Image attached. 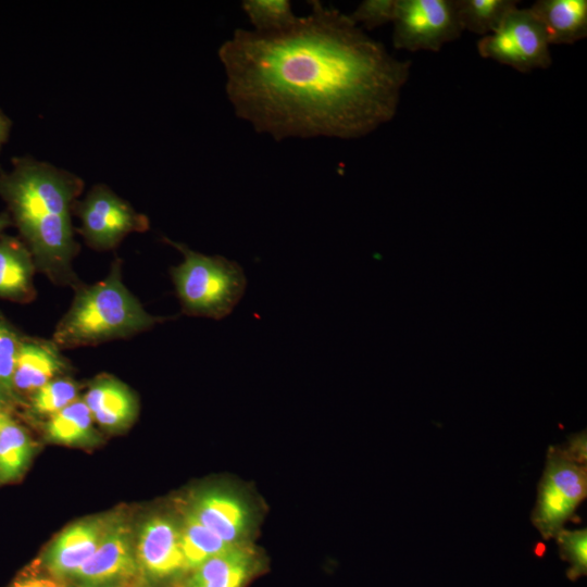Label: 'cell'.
<instances>
[{"instance_id":"1","label":"cell","mask_w":587,"mask_h":587,"mask_svg":"<svg viewBox=\"0 0 587 587\" xmlns=\"http://www.w3.org/2000/svg\"><path fill=\"white\" fill-rule=\"evenodd\" d=\"M289 28H238L218 49L236 115L275 140L366 136L394 118L411 62L312 0Z\"/></svg>"},{"instance_id":"2","label":"cell","mask_w":587,"mask_h":587,"mask_svg":"<svg viewBox=\"0 0 587 587\" xmlns=\"http://www.w3.org/2000/svg\"><path fill=\"white\" fill-rule=\"evenodd\" d=\"M83 188L79 176L30 155L13 158L9 172L0 168V197L35 264L58 282L73 278L78 246L71 212Z\"/></svg>"},{"instance_id":"3","label":"cell","mask_w":587,"mask_h":587,"mask_svg":"<svg viewBox=\"0 0 587 587\" xmlns=\"http://www.w3.org/2000/svg\"><path fill=\"white\" fill-rule=\"evenodd\" d=\"M161 321L124 286L116 261L103 280L77 291L57 325L53 342L58 347L93 345L137 334Z\"/></svg>"},{"instance_id":"4","label":"cell","mask_w":587,"mask_h":587,"mask_svg":"<svg viewBox=\"0 0 587 587\" xmlns=\"http://www.w3.org/2000/svg\"><path fill=\"white\" fill-rule=\"evenodd\" d=\"M167 241L184 254V261L171 268L183 311L214 320L227 316L246 290L242 267L224 257L205 255L183 243Z\"/></svg>"},{"instance_id":"5","label":"cell","mask_w":587,"mask_h":587,"mask_svg":"<svg viewBox=\"0 0 587 587\" xmlns=\"http://www.w3.org/2000/svg\"><path fill=\"white\" fill-rule=\"evenodd\" d=\"M183 509L229 547L254 544L265 513L258 494L233 478L193 491Z\"/></svg>"},{"instance_id":"6","label":"cell","mask_w":587,"mask_h":587,"mask_svg":"<svg viewBox=\"0 0 587 587\" xmlns=\"http://www.w3.org/2000/svg\"><path fill=\"white\" fill-rule=\"evenodd\" d=\"M586 494V463L575 461L564 449L550 447L530 516L544 539L555 537Z\"/></svg>"},{"instance_id":"7","label":"cell","mask_w":587,"mask_h":587,"mask_svg":"<svg viewBox=\"0 0 587 587\" xmlns=\"http://www.w3.org/2000/svg\"><path fill=\"white\" fill-rule=\"evenodd\" d=\"M482 58L528 73L552 63L550 45L540 22L529 8L515 7L497 28L477 41Z\"/></svg>"},{"instance_id":"8","label":"cell","mask_w":587,"mask_h":587,"mask_svg":"<svg viewBox=\"0 0 587 587\" xmlns=\"http://www.w3.org/2000/svg\"><path fill=\"white\" fill-rule=\"evenodd\" d=\"M396 49L439 51L463 33L455 0H396L392 20Z\"/></svg>"},{"instance_id":"9","label":"cell","mask_w":587,"mask_h":587,"mask_svg":"<svg viewBox=\"0 0 587 587\" xmlns=\"http://www.w3.org/2000/svg\"><path fill=\"white\" fill-rule=\"evenodd\" d=\"M73 211L80 218V234L100 250L111 249L129 233L145 232L149 226L143 214L103 184L92 186L83 200L75 201Z\"/></svg>"},{"instance_id":"10","label":"cell","mask_w":587,"mask_h":587,"mask_svg":"<svg viewBox=\"0 0 587 587\" xmlns=\"http://www.w3.org/2000/svg\"><path fill=\"white\" fill-rule=\"evenodd\" d=\"M180 522V515L155 514L139 529L136 547L137 564L153 582L185 580L189 573L182 548Z\"/></svg>"},{"instance_id":"11","label":"cell","mask_w":587,"mask_h":587,"mask_svg":"<svg viewBox=\"0 0 587 587\" xmlns=\"http://www.w3.org/2000/svg\"><path fill=\"white\" fill-rule=\"evenodd\" d=\"M266 566V555L255 544L234 546L191 570L183 587H248Z\"/></svg>"},{"instance_id":"12","label":"cell","mask_w":587,"mask_h":587,"mask_svg":"<svg viewBox=\"0 0 587 587\" xmlns=\"http://www.w3.org/2000/svg\"><path fill=\"white\" fill-rule=\"evenodd\" d=\"M93 421L109 432H120L136 419L138 403L133 391L121 380L102 375L95 378L84 396Z\"/></svg>"},{"instance_id":"13","label":"cell","mask_w":587,"mask_h":587,"mask_svg":"<svg viewBox=\"0 0 587 587\" xmlns=\"http://www.w3.org/2000/svg\"><path fill=\"white\" fill-rule=\"evenodd\" d=\"M137 559L126 529H108L91 557L74 573L90 585H100L135 573Z\"/></svg>"},{"instance_id":"14","label":"cell","mask_w":587,"mask_h":587,"mask_svg":"<svg viewBox=\"0 0 587 587\" xmlns=\"http://www.w3.org/2000/svg\"><path fill=\"white\" fill-rule=\"evenodd\" d=\"M67 369L52 341L22 338L12 377L13 391L34 394Z\"/></svg>"},{"instance_id":"15","label":"cell","mask_w":587,"mask_h":587,"mask_svg":"<svg viewBox=\"0 0 587 587\" xmlns=\"http://www.w3.org/2000/svg\"><path fill=\"white\" fill-rule=\"evenodd\" d=\"M101 521L87 520L65 528L46 554L48 569L57 576H70L91 557L108 532Z\"/></svg>"},{"instance_id":"16","label":"cell","mask_w":587,"mask_h":587,"mask_svg":"<svg viewBox=\"0 0 587 587\" xmlns=\"http://www.w3.org/2000/svg\"><path fill=\"white\" fill-rule=\"evenodd\" d=\"M529 9L549 45H572L587 36L586 0H538Z\"/></svg>"},{"instance_id":"17","label":"cell","mask_w":587,"mask_h":587,"mask_svg":"<svg viewBox=\"0 0 587 587\" xmlns=\"http://www.w3.org/2000/svg\"><path fill=\"white\" fill-rule=\"evenodd\" d=\"M34 259L27 247L16 238L0 237V297L29 300L34 295Z\"/></svg>"},{"instance_id":"18","label":"cell","mask_w":587,"mask_h":587,"mask_svg":"<svg viewBox=\"0 0 587 587\" xmlns=\"http://www.w3.org/2000/svg\"><path fill=\"white\" fill-rule=\"evenodd\" d=\"M93 417L84 402L77 399L48 417L45 425L50 441L63 445H87L97 441Z\"/></svg>"},{"instance_id":"19","label":"cell","mask_w":587,"mask_h":587,"mask_svg":"<svg viewBox=\"0 0 587 587\" xmlns=\"http://www.w3.org/2000/svg\"><path fill=\"white\" fill-rule=\"evenodd\" d=\"M33 452L34 442L28 433L10 417L0 430V480L20 477Z\"/></svg>"},{"instance_id":"20","label":"cell","mask_w":587,"mask_h":587,"mask_svg":"<svg viewBox=\"0 0 587 587\" xmlns=\"http://www.w3.org/2000/svg\"><path fill=\"white\" fill-rule=\"evenodd\" d=\"M519 3L516 0H455V8L462 30L483 37L492 33Z\"/></svg>"},{"instance_id":"21","label":"cell","mask_w":587,"mask_h":587,"mask_svg":"<svg viewBox=\"0 0 587 587\" xmlns=\"http://www.w3.org/2000/svg\"><path fill=\"white\" fill-rule=\"evenodd\" d=\"M180 516L182 548L189 572L211 557L230 548L184 509Z\"/></svg>"},{"instance_id":"22","label":"cell","mask_w":587,"mask_h":587,"mask_svg":"<svg viewBox=\"0 0 587 587\" xmlns=\"http://www.w3.org/2000/svg\"><path fill=\"white\" fill-rule=\"evenodd\" d=\"M241 8L258 33L285 30L299 17L288 0H243Z\"/></svg>"},{"instance_id":"23","label":"cell","mask_w":587,"mask_h":587,"mask_svg":"<svg viewBox=\"0 0 587 587\" xmlns=\"http://www.w3.org/2000/svg\"><path fill=\"white\" fill-rule=\"evenodd\" d=\"M77 396L78 387L73 380L57 377L32 395L30 408L49 417L77 400Z\"/></svg>"},{"instance_id":"24","label":"cell","mask_w":587,"mask_h":587,"mask_svg":"<svg viewBox=\"0 0 587 587\" xmlns=\"http://www.w3.org/2000/svg\"><path fill=\"white\" fill-rule=\"evenodd\" d=\"M554 538L561 558L571 564L567 570L569 578L575 580L585 575L587 571V530L562 528Z\"/></svg>"},{"instance_id":"25","label":"cell","mask_w":587,"mask_h":587,"mask_svg":"<svg viewBox=\"0 0 587 587\" xmlns=\"http://www.w3.org/2000/svg\"><path fill=\"white\" fill-rule=\"evenodd\" d=\"M22 338L0 314V387L10 396L13 394L12 377Z\"/></svg>"},{"instance_id":"26","label":"cell","mask_w":587,"mask_h":587,"mask_svg":"<svg viewBox=\"0 0 587 587\" xmlns=\"http://www.w3.org/2000/svg\"><path fill=\"white\" fill-rule=\"evenodd\" d=\"M396 0H364L349 14L350 20L366 29H374L392 23Z\"/></svg>"},{"instance_id":"27","label":"cell","mask_w":587,"mask_h":587,"mask_svg":"<svg viewBox=\"0 0 587 587\" xmlns=\"http://www.w3.org/2000/svg\"><path fill=\"white\" fill-rule=\"evenodd\" d=\"M11 587H65L64 585L48 578H27L14 583Z\"/></svg>"},{"instance_id":"28","label":"cell","mask_w":587,"mask_h":587,"mask_svg":"<svg viewBox=\"0 0 587 587\" xmlns=\"http://www.w3.org/2000/svg\"><path fill=\"white\" fill-rule=\"evenodd\" d=\"M12 128V121L10 117L0 109V150L2 146L8 141L10 132Z\"/></svg>"},{"instance_id":"29","label":"cell","mask_w":587,"mask_h":587,"mask_svg":"<svg viewBox=\"0 0 587 587\" xmlns=\"http://www.w3.org/2000/svg\"><path fill=\"white\" fill-rule=\"evenodd\" d=\"M10 395L0 387V413L7 412L8 397Z\"/></svg>"},{"instance_id":"30","label":"cell","mask_w":587,"mask_h":587,"mask_svg":"<svg viewBox=\"0 0 587 587\" xmlns=\"http://www.w3.org/2000/svg\"><path fill=\"white\" fill-rule=\"evenodd\" d=\"M11 224V218L8 214H0V237L1 233Z\"/></svg>"},{"instance_id":"31","label":"cell","mask_w":587,"mask_h":587,"mask_svg":"<svg viewBox=\"0 0 587 587\" xmlns=\"http://www.w3.org/2000/svg\"><path fill=\"white\" fill-rule=\"evenodd\" d=\"M10 415L8 412H1L0 413V430L3 427V425L9 421Z\"/></svg>"},{"instance_id":"32","label":"cell","mask_w":587,"mask_h":587,"mask_svg":"<svg viewBox=\"0 0 587 587\" xmlns=\"http://www.w3.org/2000/svg\"><path fill=\"white\" fill-rule=\"evenodd\" d=\"M77 587H100V586L99 585L84 584V585L77 586Z\"/></svg>"}]
</instances>
